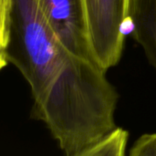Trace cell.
Masks as SVG:
<instances>
[{
  "instance_id": "1",
  "label": "cell",
  "mask_w": 156,
  "mask_h": 156,
  "mask_svg": "<svg viewBox=\"0 0 156 156\" xmlns=\"http://www.w3.org/2000/svg\"><path fill=\"white\" fill-rule=\"evenodd\" d=\"M96 63L74 57L32 118L45 123L65 156L101 141L116 128L119 95Z\"/></svg>"
},
{
  "instance_id": "2",
  "label": "cell",
  "mask_w": 156,
  "mask_h": 156,
  "mask_svg": "<svg viewBox=\"0 0 156 156\" xmlns=\"http://www.w3.org/2000/svg\"><path fill=\"white\" fill-rule=\"evenodd\" d=\"M75 56L60 43L37 0H0V64H11L42 102Z\"/></svg>"
},
{
  "instance_id": "3",
  "label": "cell",
  "mask_w": 156,
  "mask_h": 156,
  "mask_svg": "<svg viewBox=\"0 0 156 156\" xmlns=\"http://www.w3.org/2000/svg\"><path fill=\"white\" fill-rule=\"evenodd\" d=\"M96 64L107 71L122 55L133 0H85Z\"/></svg>"
},
{
  "instance_id": "4",
  "label": "cell",
  "mask_w": 156,
  "mask_h": 156,
  "mask_svg": "<svg viewBox=\"0 0 156 156\" xmlns=\"http://www.w3.org/2000/svg\"><path fill=\"white\" fill-rule=\"evenodd\" d=\"M37 3L64 48L77 58L96 63L85 0H37Z\"/></svg>"
},
{
  "instance_id": "5",
  "label": "cell",
  "mask_w": 156,
  "mask_h": 156,
  "mask_svg": "<svg viewBox=\"0 0 156 156\" xmlns=\"http://www.w3.org/2000/svg\"><path fill=\"white\" fill-rule=\"evenodd\" d=\"M131 24L133 39L156 70V0H133Z\"/></svg>"
},
{
  "instance_id": "6",
  "label": "cell",
  "mask_w": 156,
  "mask_h": 156,
  "mask_svg": "<svg viewBox=\"0 0 156 156\" xmlns=\"http://www.w3.org/2000/svg\"><path fill=\"white\" fill-rule=\"evenodd\" d=\"M129 133L117 127L101 141L79 152L73 156H126Z\"/></svg>"
},
{
  "instance_id": "7",
  "label": "cell",
  "mask_w": 156,
  "mask_h": 156,
  "mask_svg": "<svg viewBox=\"0 0 156 156\" xmlns=\"http://www.w3.org/2000/svg\"><path fill=\"white\" fill-rule=\"evenodd\" d=\"M128 156H156V133L140 136L134 142Z\"/></svg>"
}]
</instances>
